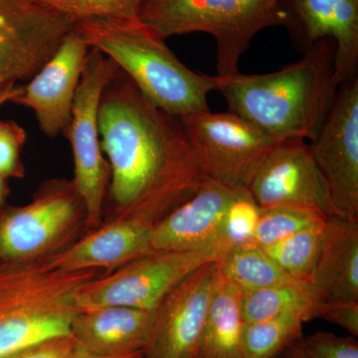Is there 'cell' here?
Wrapping results in <instances>:
<instances>
[{
  "mask_svg": "<svg viewBox=\"0 0 358 358\" xmlns=\"http://www.w3.org/2000/svg\"><path fill=\"white\" fill-rule=\"evenodd\" d=\"M285 27L306 49L322 39H333L334 81L338 86L357 77L358 0H282Z\"/></svg>",
  "mask_w": 358,
  "mask_h": 358,
  "instance_id": "cell-15",
  "label": "cell"
},
{
  "mask_svg": "<svg viewBox=\"0 0 358 358\" xmlns=\"http://www.w3.org/2000/svg\"><path fill=\"white\" fill-rule=\"evenodd\" d=\"M20 90V86L17 84L10 85V86L6 87V88L0 90V108L7 103H10L14 96L17 95Z\"/></svg>",
  "mask_w": 358,
  "mask_h": 358,
  "instance_id": "cell-32",
  "label": "cell"
},
{
  "mask_svg": "<svg viewBox=\"0 0 358 358\" xmlns=\"http://www.w3.org/2000/svg\"><path fill=\"white\" fill-rule=\"evenodd\" d=\"M219 274L243 292L294 281L255 243L227 247L215 261Z\"/></svg>",
  "mask_w": 358,
  "mask_h": 358,
  "instance_id": "cell-21",
  "label": "cell"
},
{
  "mask_svg": "<svg viewBox=\"0 0 358 358\" xmlns=\"http://www.w3.org/2000/svg\"><path fill=\"white\" fill-rule=\"evenodd\" d=\"M72 358H143V352L134 353V355H126V357H98V355H92L85 350L77 343L76 350H75L74 355Z\"/></svg>",
  "mask_w": 358,
  "mask_h": 358,
  "instance_id": "cell-33",
  "label": "cell"
},
{
  "mask_svg": "<svg viewBox=\"0 0 358 358\" xmlns=\"http://www.w3.org/2000/svg\"><path fill=\"white\" fill-rule=\"evenodd\" d=\"M279 358H284V357H282H282H279Z\"/></svg>",
  "mask_w": 358,
  "mask_h": 358,
  "instance_id": "cell-36",
  "label": "cell"
},
{
  "mask_svg": "<svg viewBox=\"0 0 358 358\" xmlns=\"http://www.w3.org/2000/svg\"><path fill=\"white\" fill-rule=\"evenodd\" d=\"M152 228L131 219H110L43 261L63 272L105 270L110 274L154 251Z\"/></svg>",
  "mask_w": 358,
  "mask_h": 358,
  "instance_id": "cell-17",
  "label": "cell"
},
{
  "mask_svg": "<svg viewBox=\"0 0 358 358\" xmlns=\"http://www.w3.org/2000/svg\"><path fill=\"white\" fill-rule=\"evenodd\" d=\"M154 319L155 310L121 306L79 310L71 324V336L92 355L126 357L143 352Z\"/></svg>",
  "mask_w": 358,
  "mask_h": 358,
  "instance_id": "cell-18",
  "label": "cell"
},
{
  "mask_svg": "<svg viewBox=\"0 0 358 358\" xmlns=\"http://www.w3.org/2000/svg\"><path fill=\"white\" fill-rule=\"evenodd\" d=\"M119 67L98 49L90 48L64 134L74 159V185L86 208L87 230L102 225L109 185V164L103 157L99 129V107L103 90Z\"/></svg>",
  "mask_w": 358,
  "mask_h": 358,
  "instance_id": "cell-7",
  "label": "cell"
},
{
  "mask_svg": "<svg viewBox=\"0 0 358 358\" xmlns=\"http://www.w3.org/2000/svg\"><path fill=\"white\" fill-rule=\"evenodd\" d=\"M313 319H322L358 336V301H319L313 310Z\"/></svg>",
  "mask_w": 358,
  "mask_h": 358,
  "instance_id": "cell-30",
  "label": "cell"
},
{
  "mask_svg": "<svg viewBox=\"0 0 358 358\" xmlns=\"http://www.w3.org/2000/svg\"><path fill=\"white\" fill-rule=\"evenodd\" d=\"M334 53L333 39L320 40L275 72L216 76V91L228 110L275 140L312 141L338 96Z\"/></svg>",
  "mask_w": 358,
  "mask_h": 358,
  "instance_id": "cell-2",
  "label": "cell"
},
{
  "mask_svg": "<svg viewBox=\"0 0 358 358\" xmlns=\"http://www.w3.org/2000/svg\"><path fill=\"white\" fill-rule=\"evenodd\" d=\"M75 22L93 18L138 20L145 0H34Z\"/></svg>",
  "mask_w": 358,
  "mask_h": 358,
  "instance_id": "cell-26",
  "label": "cell"
},
{
  "mask_svg": "<svg viewBox=\"0 0 358 358\" xmlns=\"http://www.w3.org/2000/svg\"><path fill=\"white\" fill-rule=\"evenodd\" d=\"M75 25L90 48L112 59L155 107L179 119L209 110L216 76L189 69L138 18H93Z\"/></svg>",
  "mask_w": 358,
  "mask_h": 358,
  "instance_id": "cell-3",
  "label": "cell"
},
{
  "mask_svg": "<svg viewBox=\"0 0 358 358\" xmlns=\"http://www.w3.org/2000/svg\"><path fill=\"white\" fill-rule=\"evenodd\" d=\"M307 315L291 312L245 326L244 358H279L303 336Z\"/></svg>",
  "mask_w": 358,
  "mask_h": 358,
  "instance_id": "cell-23",
  "label": "cell"
},
{
  "mask_svg": "<svg viewBox=\"0 0 358 358\" xmlns=\"http://www.w3.org/2000/svg\"><path fill=\"white\" fill-rule=\"evenodd\" d=\"M327 218L320 212L298 207L261 208L254 243L266 248L301 230L324 225Z\"/></svg>",
  "mask_w": 358,
  "mask_h": 358,
  "instance_id": "cell-25",
  "label": "cell"
},
{
  "mask_svg": "<svg viewBox=\"0 0 358 358\" xmlns=\"http://www.w3.org/2000/svg\"><path fill=\"white\" fill-rule=\"evenodd\" d=\"M75 24L34 0H0V90L31 79Z\"/></svg>",
  "mask_w": 358,
  "mask_h": 358,
  "instance_id": "cell-10",
  "label": "cell"
},
{
  "mask_svg": "<svg viewBox=\"0 0 358 358\" xmlns=\"http://www.w3.org/2000/svg\"><path fill=\"white\" fill-rule=\"evenodd\" d=\"M242 301L243 291L218 272L205 320L199 358H244L246 322Z\"/></svg>",
  "mask_w": 358,
  "mask_h": 358,
  "instance_id": "cell-20",
  "label": "cell"
},
{
  "mask_svg": "<svg viewBox=\"0 0 358 358\" xmlns=\"http://www.w3.org/2000/svg\"><path fill=\"white\" fill-rule=\"evenodd\" d=\"M76 348L72 336H60L29 346L9 358H72Z\"/></svg>",
  "mask_w": 358,
  "mask_h": 358,
  "instance_id": "cell-31",
  "label": "cell"
},
{
  "mask_svg": "<svg viewBox=\"0 0 358 358\" xmlns=\"http://www.w3.org/2000/svg\"><path fill=\"white\" fill-rule=\"evenodd\" d=\"M90 51L76 25L67 33L51 58L10 103L34 113L45 136L55 138L69 126L78 85Z\"/></svg>",
  "mask_w": 358,
  "mask_h": 358,
  "instance_id": "cell-14",
  "label": "cell"
},
{
  "mask_svg": "<svg viewBox=\"0 0 358 358\" xmlns=\"http://www.w3.org/2000/svg\"><path fill=\"white\" fill-rule=\"evenodd\" d=\"M99 129L110 169L109 220L154 227L207 179L181 120L155 107L120 68L103 90Z\"/></svg>",
  "mask_w": 358,
  "mask_h": 358,
  "instance_id": "cell-1",
  "label": "cell"
},
{
  "mask_svg": "<svg viewBox=\"0 0 358 358\" xmlns=\"http://www.w3.org/2000/svg\"><path fill=\"white\" fill-rule=\"evenodd\" d=\"M138 20L162 39L202 32L216 42L218 77L239 71L257 33L286 26L282 0H145Z\"/></svg>",
  "mask_w": 358,
  "mask_h": 358,
  "instance_id": "cell-5",
  "label": "cell"
},
{
  "mask_svg": "<svg viewBox=\"0 0 358 358\" xmlns=\"http://www.w3.org/2000/svg\"><path fill=\"white\" fill-rule=\"evenodd\" d=\"M284 358H308L303 352V348H301L300 341L294 343V345L289 346L288 350L282 355Z\"/></svg>",
  "mask_w": 358,
  "mask_h": 358,
  "instance_id": "cell-34",
  "label": "cell"
},
{
  "mask_svg": "<svg viewBox=\"0 0 358 358\" xmlns=\"http://www.w3.org/2000/svg\"><path fill=\"white\" fill-rule=\"evenodd\" d=\"M245 190H233L206 179L196 192L152 228L154 251H194L223 247L224 219Z\"/></svg>",
  "mask_w": 358,
  "mask_h": 358,
  "instance_id": "cell-16",
  "label": "cell"
},
{
  "mask_svg": "<svg viewBox=\"0 0 358 358\" xmlns=\"http://www.w3.org/2000/svg\"><path fill=\"white\" fill-rule=\"evenodd\" d=\"M224 249L150 252L85 282L77 289L75 303L79 310L121 306L152 312L179 282L205 264L215 262Z\"/></svg>",
  "mask_w": 358,
  "mask_h": 358,
  "instance_id": "cell-8",
  "label": "cell"
},
{
  "mask_svg": "<svg viewBox=\"0 0 358 358\" xmlns=\"http://www.w3.org/2000/svg\"><path fill=\"white\" fill-rule=\"evenodd\" d=\"M319 299L308 282L291 281L277 286L243 292L242 308L246 324L298 312L313 320V310Z\"/></svg>",
  "mask_w": 358,
  "mask_h": 358,
  "instance_id": "cell-22",
  "label": "cell"
},
{
  "mask_svg": "<svg viewBox=\"0 0 358 358\" xmlns=\"http://www.w3.org/2000/svg\"><path fill=\"white\" fill-rule=\"evenodd\" d=\"M339 216L358 220V78L339 86L333 108L310 141Z\"/></svg>",
  "mask_w": 358,
  "mask_h": 358,
  "instance_id": "cell-12",
  "label": "cell"
},
{
  "mask_svg": "<svg viewBox=\"0 0 358 358\" xmlns=\"http://www.w3.org/2000/svg\"><path fill=\"white\" fill-rule=\"evenodd\" d=\"M261 208L248 190L231 203L224 219L222 241L226 247L254 243Z\"/></svg>",
  "mask_w": 358,
  "mask_h": 358,
  "instance_id": "cell-27",
  "label": "cell"
},
{
  "mask_svg": "<svg viewBox=\"0 0 358 358\" xmlns=\"http://www.w3.org/2000/svg\"><path fill=\"white\" fill-rule=\"evenodd\" d=\"M4 178L0 176V205L2 203V200L4 199V195H6V182H4Z\"/></svg>",
  "mask_w": 358,
  "mask_h": 358,
  "instance_id": "cell-35",
  "label": "cell"
},
{
  "mask_svg": "<svg viewBox=\"0 0 358 358\" xmlns=\"http://www.w3.org/2000/svg\"><path fill=\"white\" fill-rule=\"evenodd\" d=\"M86 208L73 180L45 182L24 206L0 216V263L44 260L73 243Z\"/></svg>",
  "mask_w": 358,
  "mask_h": 358,
  "instance_id": "cell-6",
  "label": "cell"
},
{
  "mask_svg": "<svg viewBox=\"0 0 358 358\" xmlns=\"http://www.w3.org/2000/svg\"><path fill=\"white\" fill-rule=\"evenodd\" d=\"M105 274L63 272L43 260L0 263V358L48 339L71 336L77 289Z\"/></svg>",
  "mask_w": 358,
  "mask_h": 358,
  "instance_id": "cell-4",
  "label": "cell"
},
{
  "mask_svg": "<svg viewBox=\"0 0 358 358\" xmlns=\"http://www.w3.org/2000/svg\"><path fill=\"white\" fill-rule=\"evenodd\" d=\"M324 226L301 230L263 249L292 279L308 282L319 256Z\"/></svg>",
  "mask_w": 358,
  "mask_h": 358,
  "instance_id": "cell-24",
  "label": "cell"
},
{
  "mask_svg": "<svg viewBox=\"0 0 358 358\" xmlns=\"http://www.w3.org/2000/svg\"><path fill=\"white\" fill-rule=\"evenodd\" d=\"M247 190L260 208L298 207L327 217L338 215L326 178L306 141L278 143L264 157Z\"/></svg>",
  "mask_w": 358,
  "mask_h": 358,
  "instance_id": "cell-11",
  "label": "cell"
},
{
  "mask_svg": "<svg viewBox=\"0 0 358 358\" xmlns=\"http://www.w3.org/2000/svg\"><path fill=\"white\" fill-rule=\"evenodd\" d=\"M308 358H358L355 336H339L329 331H315L300 339Z\"/></svg>",
  "mask_w": 358,
  "mask_h": 358,
  "instance_id": "cell-29",
  "label": "cell"
},
{
  "mask_svg": "<svg viewBox=\"0 0 358 358\" xmlns=\"http://www.w3.org/2000/svg\"><path fill=\"white\" fill-rule=\"evenodd\" d=\"M217 277L216 263L205 264L166 294L155 310L143 358H199Z\"/></svg>",
  "mask_w": 358,
  "mask_h": 358,
  "instance_id": "cell-13",
  "label": "cell"
},
{
  "mask_svg": "<svg viewBox=\"0 0 358 358\" xmlns=\"http://www.w3.org/2000/svg\"><path fill=\"white\" fill-rule=\"evenodd\" d=\"M308 282L319 301H358V220L338 215L327 219Z\"/></svg>",
  "mask_w": 358,
  "mask_h": 358,
  "instance_id": "cell-19",
  "label": "cell"
},
{
  "mask_svg": "<svg viewBox=\"0 0 358 358\" xmlns=\"http://www.w3.org/2000/svg\"><path fill=\"white\" fill-rule=\"evenodd\" d=\"M27 138L25 129L14 121H0V176L22 178L21 150Z\"/></svg>",
  "mask_w": 358,
  "mask_h": 358,
  "instance_id": "cell-28",
  "label": "cell"
},
{
  "mask_svg": "<svg viewBox=\"0 0 358 358\" xmlns=\"http://www.w3.org/2000/svg\"><path fill=\"white\" fill-rule=\"evenodd\" d=\"M180 120L205 178L233 190H247L264 157L280 143L229 110Z\"/></svg>",
  "mask_w": 358,
  "mask_h": 358,
  "instance_id": "cell-9",
  "label": "cell"
}]
</instances>
